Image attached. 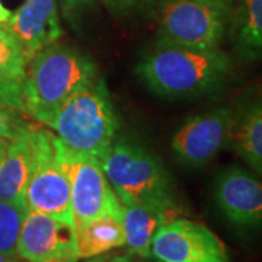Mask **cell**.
<instances>
[{
  "label": "cell",
  "instance_id": "obj_1",
  "mask_svg": "<svg viewBox=\"0 0 262 262\" xmlns=\"http://www.w3.org/2000/svg\"><path fill=\"white\" fill-rule=\"evenodd\" d=\"M232 72V60L220 48H194L158 41L136 67L151 94L189 99L214 92Z\"/></svg>",
  "mask_w": 262,
  "mask_h": 262
},
{
  "label": "cell",
  "instance_id": "obj_2",
  "mask_svg": "<svg viewBox=\"0 0 262 262\" xmlns=\"http://www.w3.org/2000/svg\"><path fill=\"white\" fill-rule=\"evenodd\" d=\"M98 77L94 60L79 50L57 42L42 48L27 66L24 113L50 127L58 110Z\"/></svg>",
  "mask_w": 262,
  "mask_h": 262
},
{
  "label": "cell",
  "instance_id": "obj_3",
  "mask_svg": "<svg viewBox=\"0 0 262 262\" xmlns=\"http://www.w3.org/2000/svg\"><path fill=\"white\" fill-rule=\"evenodd\" d=\"M118 127V115L102 77L73 95L50 124L69 151L101 163L115 141Z\"/></svg>",
  "mask_w": 262,
  "mask_h": 262
},
{
  "label": "cell",
  "instance_id": "obj_4",
  "mask_svg": "<svg viewBox=\"0 0 262 262\" xmlns=\"http://www.w3.org/2000/svg\"><path fill=\"white\" fill-rule=\"evenodd\" d=\"M111 187L124 206L179 208L170 175L147 150L127 140H115L102 160Z\"/></svg>",
  "mask_w": 262,
  "mask_h": 262
},
{
  "label": "cell",
  "instance_id": "obj_5",
  "mask_svg": "<svg viewBox=\"0 0 262 262\" xmlns=\"http://www.w3.org/2000/svg\"><path fill=\"white\" fill-rule=\"evenodd\" d=\"M27 210L75 226L67 149L56 134L37 130L35 160L25 189Z\"/></svg>",
  "mask_w": 262,
  "mask_h": 262
},
{
  "label": "cell",
  "instance_id": "obj_6",
  "mask_svg": "<svg viewBox=\"0 0 262 262\" xmlns=\"http://www.w3.org/2000/svg\"><path fill=\"white\" fill-rule=\"evenodd\" d=\"M229 19L226 0H163L159 41L194 48H219Z\"/></svg>",
  "mask_w": 262,
  "mask_h": 262
},
{
  "label": "cell",
  "instance_id": "obj_7",
  "mask_svg": "<svg viewBox=\"0 0 262 262\" xmlns=\"http://www.w3.org/2000/svg\"><path fill=\"white\" fill-rule=\"evenodd\" d=\"M75 230L103 215L122 219L124 204L117 196L99 160L67 150Z\"/></svg>",
  "mask_w": 262,
  "mask_h": 262
},
{
  "label": "cell",
  "instance_id": "obj_8",
  "mask_svg": "<svg viewBox=\"0 0 262 262\" xmlns=\"http://www.w3.org/2000/svg\"><path fill=\"white\" fill-rule=\"evenodd\" d=\"M151 255L162 262H230L225 244L215 233L207 226L181 217L158 230Z\"/></svg>",
  "mask_w": 262,
  "mask_h": 262
},
{
  "label": "cell",
  "instance_id": "obj_9",
  "mask_svg": "<svg viewBox=\"0 0 262 262\" xmlns=\"http://www.w3.org/2000/svg\"><path fill=\"white\" fill-rule=\"evenodd\" d=\"M16 256L25 262H77L75 226L27 210L19 230Z\"/></svg>",
  "mask_w": 262,
  "mask_h": 262
},
{
  "label": "cell",
  "instance_id": "obj_10",
  "mask_svg": "<svg viewBox=\"0 0 262 262\" xmlns=\"http://www.w3.org/2000/svg\"><path fill=\"white\" fill-rule=\"evenodd\" d=\"M233 120L234 111L230 106H220L189 118L172 139L177 159L191 169L206 166L229 143Z\"/></svg>",
  "mask_w": 262,
  "mask_h": 262
},
{
  "label": "cell",
  "instance_id": "obj_11",
  "mask_svg": "<svg viewBox=\"0 0 262 262\" xmlns=\"http://www.w3.org/2000/svg\"><path fill=\"white\" fill-rule=\"evenodd\" d=\"M214 201L230 225L262 229V181L239 166L222 170L214 182Z\"/></svg>",
  "mask_w": 262,
  "mask_h": 262
},
{
  "label": "cell",
  "instance_id": "obj_12",
  "mask_svg": "<svg viewBox=\"0 0 262 262\" xmlns=\"http://www.w3.org/2000/svg\"><path fill=\"white\" fill-rule=\"evenodd\" d=\"M6 27L18 39L28 63L38 51L56 44L63 35L57 0H25Z\"/></svg>",
  "mask_w": 262,
  "mask_h": 262
},
{
  "label": "cell",
  "instance_id": "obj_13",
  "mask_svg": "<svg viewBox=\"0 0 262 262\" xmlns=\"http://www.w3.org/2000/svg\"><path fill=\"white\" fill-rule=\"evenodd\" d=\"M37 128H25L10 140L0 163V201L12 203L27 211L25 189L35 160Z\"/></svg>",
  "mask_w": 262,
  "mask_h": 262
},
{
  "label": "cell",
  "instance_id": "obj_14",
  "mask_svg": "<svg viewBox=\"0 0 262 262\" xmlns=\"http://www.w3.org/2000/svg\"><path fill=\"white\" fill-rule=\"evenodd\" d=\"M181 208L158 206H124L122 230L128 252L141 258L151 256V242L160 227L178 219Z\"/></svg>",
  "mask_w": 262,
  "mask_h": 262
},
{
  "label": "cell",
  "instance_id": "obj_15",
  "mask_svg": "<svg viewBox=\"0 0 262 262\" xmlns=\"http://www.w3.org/2000/svg\"><path fill=\"white\" fill-rule=\"evenodd\" d=\"M229 141L245 163L262 178V95L239 117L234 114Z\"/></svg>",
  "mask_w": 262,
  "mask_h": 262
},
{
  "label": "cell",
  "instance_id": "obj_16",
  "mask_svg": "<svg viewBox=\"0 0 262 262\" xmlns=\"http://www.w3.org/2000/svg\"><path fill=\"white\" fill-rule=\"evenodd\" d=\"M237 56L246 61L262 58V0H242L230 24Z\"/></svg>",
  "mask_w": 262,
  "mask_h": 262
},
{
  "label": "cell",
  "instance_id": "obj_17",
  "mask_svg": "<svg viewBox=\"0 0 262 262\" xmlns=\"http://www.w3.org/2000/svg\"><path fill=\"white\" fill-rule=\"evenodd\" d=\"M79 259L94 258L125 245L121 219L103 215L76 229Z\"/></svg>",
  "mask_w": 262,
  "mask_h": 262
},
{
  "label": "cell",
  "instance_id": "obj_18",
  "mask_svg": "<svg viewBox=\"0 0 262 262\" xmlns=\"http://www.w3.org/2000/svg\"><path fill=\"white\" fill-rule=\"evenodd\" d=\"M28 61L18 39L9 28L0 24V82L22 89Z\"/></svg>",
  "mask_w": 262,
  "mask_h": 262
},
{
  "label": "cell",
  "instance_id": "obj_19",
  "mask_svg": "<svg viewBox=\"0 0 262 262\" xmlns=\"http://www.w3.org/2000/svg\"><path fill=\"white\" fill-rule=\"evenodd\" d=\"M24 215V208L12 203L0 201V253L16 256V242Z\"/></svg>",
  "mask_w": 262,
  "mask_h": 262
},
{
  "label": "cell",
  "instance_id": "obj_20",
  "mask_svg": "<svg viewBox=\"0 0 262 262\" xmlns=\"http://www.w3.org/2000/svg\"><path fill=\"white\" fill-rule=\"evenodd\" d=\"M25 128H28V124L15 114V110L0 106V139L13 140Z\"/></svg>",
  "mask_w": 262,
  "mask_h": 262
},
{
  "label": "cell",
  "instance_id": "obj_21",
  "mask_svg": "<svg viewBox=\"0 0 262 262\" xmlns=\"http://www.w3.org/2000/svg\"><path fill=\"white\" fill-rule=\"evenodd\" d=\"M105 6L115 15L127 16L144 12L156 0H102Z\"/></svg>",
  "mask_w": 262,
  "mask_h": 262
},
{
  "label": "cell",
  "instance_id": "obj_22",
  "mask_svg": "<svg viewBox=\"0 0 262 262\" xmlns=\"http://www.w3.org/2000/svg\"><path fill=\"white\" fill-rule=\"evenodd\" d=\"M0 106L10 108L15 111H24L22 89L0 82Z\"/></svg>",
  "mask_w": 262,
  "mask_h": 262
},
{
  "label": "cell",
  "instance_id": "obj_23",
  "mask_svg": "<svg viewBox=\"0 0 262 262\" xmlns=\"http://www.w3.org/2000/svg\"><path fill=\"white\" fill-rule=\"evenodd\" d=\"M92 0H58L61 9L67 16H73L75 13L84 9Z\"/></svg>",
  "mask_w": 262,
  "mask_h": 262
},
{
  "label": "cell",
  "instance_id": "obj_24",
  "mask_svg": "<svg viewBox=\"0 0 262 262\" xmlns=\"http://www.w3.org/2000/svg\"><path fill=\"white\" fill-rule=\"evenodd\" d=\"M10 16H12V12L8 8H5L3 3L0 2V24H8Z\"/></svg>",
  "mask_w": 262,
  "mask_h": 262
},
{
  "label": "cell",
  "instance_id": "obj_25",
  "mask_svg": "<svg viewBox=\"0 0 262 262\" xmlns=\"http://www.w3.org/2000/svg\"><path fill=\"white\" fill-rule=\"evenodd\" d=\"M10 140H6V139H0V163L5 158L6 151H8V147H9Z\"/></svg>",
  "mask_w": 262,
  "mask_h": 262
},
{
  "label": "cell",
  "instance_id": "obj_26",
  "mask_svg": "<svg viewBox=\"0 0 262 262\" xmlns=\"http://www.w3.org/2000/svg\"><path fill=\"white\" fill-rule=\"evenodd\" d=\"M0 262H25V261L19 259V258H16V256H8V255L0 253Z\"/></svg>",
  "mask_w": 262,
  "mask_h": 262
},
{
  "label": "cell",
  "instance_id": "obj_27",
  "mask_svg": "<svg viewBox=\"0 0 262 262\" xmlns=\"http://www.w3.org/2000/svg\"><path fill=\"white\" fill-rule=\"evenodd\" d=\"M102 262H122V256H115V258L110 259V261H102Z\"/></svg>",
  "mask_w": 262,
  "mask_h": 262
},
{
  "label": "cell",
  "instance_id": "obj_28",
  "mask_svg": "<svg viewBox=\"0 0 262 262\" xmlns=\"http://www.w3.org/2000/svg\"><path fill=\"white\" fill-rule=\"evenodd\" d=\"M122 262H136V261H131L130 258H127V256H122Z\"/></svg>",
  "mask_w": 262,
  "mask_h": 262
},
{
  "label": "cell",
  "instance_id": "obj_29",
  "mask_svg": "<svg viewBox=\"0 0 262 262\" xmlns=\"http://www.w3.org/2000/svg\"><path fill=\"white\" fill-rule=\"evenodd\" d=\"M159 262H162V261H159Z\"/></svg>",
  "mask_w": 262,
  "mask_h": 262
},
{
  "label": "cell",
  "instance_id": "obj_30",
  "mask_svg": "<svg viewBox=\"0 0 262 262\" xmlns=\"http://www.w3.org/2000/svg\"><path fill=\"white\" fill-rule=\"evenodd\" d=\"M226 2H227V0H226Z\"/></svg>",
  "mask_w": 262,
  "mask_h": 262
}]
</instances>
